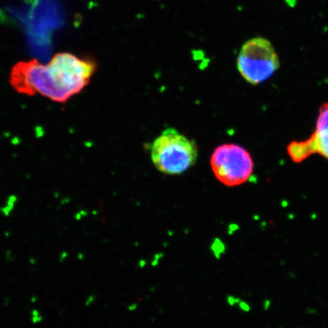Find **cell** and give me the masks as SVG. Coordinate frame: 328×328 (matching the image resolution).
<instances>
[{
    "label": "cell",
    "instance_id": "obj_1",
    "mask_svg": "<svg viewBox=\"0 0 328 328\" xmlns=\"http://www.w3.org/2000/svg\"><path fill=\"white\" fill-rule=\"evenodd\" d=\"M96 68L91 60L59 53L46 65L37 59L17 62L9 75V83L21 94H40L56 103H65L89 84Z\"/></svg>",
    "mask_w": 328,
    "mask_h": 328
},
{
    "label": "cell",
    "instance_id": "obj_2",
    "mask_svg": "<svg viewBox=\"0 0 328 328\" xmlns=\"http://www.w3.org/2000/svg\"><path fill=\"white\" fill-rule=\"evenodd\" d=\"M198 154L195 142L173 128L164 130L151 146L153 163L167 175H179L188 170L196 163Z\"/></svg>",
    "mask_w": 328,
    "mask_h": 328
},
{
    "label": "cell",
    "instance_id": "obj_3",
    "mask_svg": "<svg viewBox=\"0 0 328 328\" xmlns=\"http://www.w3.org/2000/svg\"><path fill=\"white\" fill-rule=\"evenodd\" d=\"M280 68V60L269 40L255 37L242 46L237 59V68L246 81L256 85L267 80Z\"/></svg>",
    "mask_w": 328,
    "mask_h": 328
},
{
    "label": "cell",
    "instance_id": "obj_4",
    "mask_svg": "<svg viewBox=\"0 0 328 328\" xmlns=\"http://www.w3.org/2000/svg\"><path fill=\"white\" fill-rule=\"evenodd\" d=\"M210 166L215 177L228 187L245 183L254 171V162L250 153L236 144H224L213 150Z\"/></svg>",
    "mask_w": 328,
    "mask_h": 328
},
{
    "label": "cell",
    "instance_id": "obj_5",
    "mask_svg": "<svg viewBox=\"0 0 328 328\" xmlns=\"http://www.w3.org/2000/svg\"><path fill=\"white\" fill-rule=\"evenodd\" d=\"M308 140L314 154H320L328 160V103L320 108L315 131Z\"/></svg>",
    "mask_w": 328,
    "mask_h": 328
},
{
    "label": "cell",
    "instance_id": "obj_6",
    "mask_svg": "<svg viewBox=\"0 0 328 328\" xmlns=\"http://www.w3.org/2000/svg\"><path fill=\"white\" fill-rule=\"evenodd\" d=\"M286 150L291 160L296 163L302 162L305 159L314 154L308 139L305 141H292Z\"/></svg>",
    "mask_w": 328,
    "mask_h": 328
},
{
    "label": "cell",
    "instance_id": "obj_7",
    "mask_svg": "<svg viewBox=\"0 0 328 328\" xmlns=\"http://www.w3.org/2000/svg\"><path fill=\"white\" fill-rule=\"evenodd\" d=\"M17 201H18L17 196L15 195V194H12V195H10L9 198H8L6 205L10 207L13 210V209H14V207H15V203L17 202Z\"/></svg>",
    "mask_w": 328,
    "mask_h": 328
},
{
    "label": "cell",
    "instance_id": "obj_8",
    "mask_svg": "<svg viewBox=\"0 0 328 328\" xmlns=\"http://www.w3.org/2000/svg\"><path fill=\"white\" fill-rule=\"evenodd\" d=\"M12 210V209L10 207L8 206V205H5V206L2 207L0 208V211H1L5 217H9Z\"/></svg>",
    "mask_w": 328,
    "mask_h": 328
},
{
    "label": "cell",
    "instance_id": "obj_9",
    "mask_svg": "<svg viewBox=\"0 0 328 328\" xmlns=\"http://www.w3.org/2000/svg\"><path fill=\"white\" fill-rule=\"evenodd\" d=\"M43 321V317L41 315L38 316H32V321L34 324H37V323H40Z\"/></svg>",
    "mask_w": 328,
    "mask_h": 328
},
{
    "label": "cell",
    "instance_id": "obj_10",
    "mask_svg": "<svg viewBox=\"0 0 328 328\" xmlns=\"http://www.w3.org/2000/svg\"><path fill=\"white\" fill-rule=\"evenodd\" d=\"M68 257V253L67 251H62V252L61 253V255H60V257H59V261H61V262H62V261H64L65 260V259L67 258Z\"/></svg>",
    "mask_w": 328,
    "mask_h": 328
},
{
    "label": "cell",
    "instance_id": "obj_11",
    "mask_svg": "<svg viewBox=\"0 0 328 328\" xmlns=\"http://www.w3.org/2000/svg\"><path fill=\"white\" fill-rule=\"evenodd\" d=\"M70 201V199L68 198H64L63 199H62L61 201V204L62 205H65V204H67L68 203H69Z\"/></svg>",
    "mask_w": 328,
    "mask_h": 328
},
{
    "label": "cell",
    "instance_id": "obj_12",
    "mask_svg": "<svg viewBox=\"0 0 328 328\" xmlns=\"http://www.w3.org/2000/svg\"><path fill=\"white\" fill-rule=\"evenodd\" d=\"M31 314L32 316H38V315H40V312H39V311L37 309H34L33 311H32L31 312Z\"/></svg>",
    "mask_w": 328,
    "mask_h": 328
},
{
    "label": "cell",
    "instance_id": "obj_13",
    "mask_svg": "<svg viewBox=\"0 0 328 328\" xmlns=\"http://www.w3.org/2000/svg\"><path fill=\"white\" fill-rule=\"evenodd\" d=\"M29 262L31 264H34L37 263V260L34 258H30L29 260Z\"/></svg>",
    "mask_w": 328,
    "mask_h": 328
},
{
    "label": "cell",
    "instance_id": "obj_14",
    "mask_svg": "<svg viewBox=\"0 0 328 328\" xmlns=\"http://www.w3.org/2000/svg\"><path fill=\"white\" fill-rule=\"evenodd\" d=\"M37 301V297H32L31 298V302H36Z\"/></svg>",
    "mask_w": 328,
    "mask_h": 328
},
{
    "label": "cell",
    "instance_id": "obj_15",
    "mask_svg": "<svg viewBox=\"0 0 328 328\" xmlns=\"http://www.w3.org/2000/svg\"><path fill=\"white\" fill-rule=\"evenodd\" d=\"M59 195H60V194L59 193V192H55L54 193V197L56 198H58L59 197Z\"/></svg>",
    "mask_w": 328,
    "mask_h": 328
},
{
    "label": "cell",
    "instance_id": "obj_16",
    "mask_svg": "<svg viewBox=\"0 0 328 328\" xmlns=\"http://www.w3.org/2000/svg\"><path fill=\"white\" fill-rule=\"evenodd\" d=\"M80 218H81L80 213H78V214L76 215V219H77V220H80Z\"/></svg>",
    "mask_w": 328,
    "mask_h": 328
},
{
    "label": "cell",
    "instance_id": "obj_17",
    "mask_svg": "<svg viewBox=\"0 0 328 328\" xmlns=\"http://www.w3.org/2000/svg\"><path fill=\"white\" fill-rule=\"evenodd\" d=\"M5 236H6V237H9V233L8 232H5Z\"/></svg>",
    "mask_w": 328,
    "mask_h": 328
}]
</instances>
